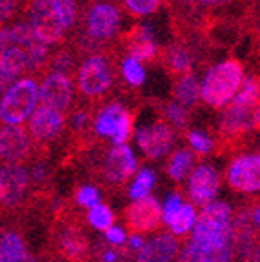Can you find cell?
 Here are the masks:
<instances>
[{"label":"cell","instance_id":"15","mask_svg":"<svg viewBox=\"0 0 260 262\" xmlns=\"http://www.w3.org/2000/svg\"><path fill=\"white\" fill-rule=\"evenodd\" d=\"M64 127V117L60 111L51 110V107L40 106L33 117L29 119V133L37 142L46 144L60 135Z\"/></svg>","mask_w":260,"mask_h":262},{"label":"cell","instance_id":"2","mask_svg":"<svg viewBox=\"0 0 260 262\" xmlns=\"http://www.w3.org/2000/svg\"><path fill=\"white\" fill-rule=\"evenodd\" d=\"M244 66L239 60H224L207 71L202 84V98L207 106L222 107L235 97L242 88Z\"/></svg>","mask_w":260,"mask_h":262},{"label":"cell","instance_id":"5","mask_svg":"<svg viewBox=\"0 0 260 262\" xmlns=\"http://www.w3.org/2000/svg\"><path fill=\"white\" fill-rule=\"evenodd\" d=\"M29 24L35 37L46 46L55 44L64 37V24L53 8V0H35L29 13Z\"/></svg>","mask_w":260,"mask_h":262},{"label":"cell","instance_id":"4","mask_svg":"<svg viewBox=\"0 0 260 262\" xmlns=\"http://www.w3.org/2000/svg\"><path fill=\"white\" fill-rule=\"evenodd\" d=\"M38 100H40V86L33 78H20L13 82L6 91L0 106L2 122L6 126H20L38 110Z\"/></svg>","mask_w":260,"mask_h":262},{"label":"cell","instance_id":"16","mask_svg":"<svg viewBox=\"0 0 260 262\" xmlns=\"http://www.w3.org/2000/svg\"><path fill=\"white\" fill-rule=\"evenodd\" d=\"M253 127V113L248 107H240L231 104L229 110L224 111L220 120V135L224 142H240L246 133Z\"/></svg>","mask_w":260,"mask_h":262},{"label":"cell","instance_id":"14","mask_svg":"<svg viewBox=\"0 0 260 262\" xmlns=\"http://www.w3.org/2000/svg\"><path fill=\"white\" fill-rule=\"evenodd\" d=\"M31 153V139L20 126H4L0 131V155L6 164H18Z\"/></svg>","mask_w":260,"mask_h":262},{"label":"cell","instance_id":"30","mask_svg":"<svg viewBox=\"0 0 260 262\" xmlns=\"http://www.w3.org/2000/svg\"><path fill=\"white\" fill-rule=\"evenodd\" d=\"M167 64L173 73H186L191 68V55L184 48H173L167 53Z\"/></svg>","mask_w":260,"mask_h":262},{"label":"cell","instance_id":"12","mask_svg":"<svg viewBox=\"0 0 260 262\" xmlns=\"http://www.w3.org/2000/svg\"><path fill=\"white\" fill-rule=\"evenodd\" d=\"M135 169H137V159L127 144L111 147L104 162V177L110 184L120 186L127 182L133 177Z\"/></svg>","mask_w":260,"mask_h":262},{"label":"cell","instance_id":"23","mask_svg":"<svg viewBox=\"0 0 260 262\" xmlns=\"http://www.w3.org/2000/svg\"><path fill=\"white\" fill-rule=\"evenodd\" d=\"M195 166V153L189 149H179L167 162V175L175 182H182Z\"/></svg>","mask_w":260,"mask_h":262},{"label":"cell","instance_id":"36","mask_svg":"<svg viewBox=\"0 0 260 262\" xmlns=\"http://www.w3.org/2000/svg\"><path fill=\"white\" fill-rule=\"evenodd\" d=\"M77 202L84 208H93V206L100 204V193L93 188V186H82L77 191Z\"/></svg>","mask_w":260,"mask_h":262},{"label":"cell","instance_id":"29","mask_svg":"<svg viewBox=\"0 0 260 262\" xmlns=\"http://www.w3.org/2000/svg\"><path fill=\"white\" fill-rule=\"evenodd\" d=\"M122 73L131 86H142L144 80H146V71H144L142 64L133 57H127L122 62Z\"/></svg>","mask_w":260,"mask_h":262},{"label":"cell","instance_id":"24","mask_svg":"<svg viewBox=\"0 0 260 262\" xmlns=\"http://www.w3.org/2000/svg\"><path fill=\"white\" fill-rule=\"evenodd\" d=\"M200 93V82L197 80L195 75H184L175 86V97L179 100V104H182L184 107L193 106L199 100Z\"/></svg>","mask_w":260,"mask_h":262},{"label":"cell","instance_id":"43","mask_svg":"<svg viewBox=\"0 0 260 262\" xmlns=\"http://www.w3.org/2000/svg\"><path fill=\"white\" fill-rule=\"evenodd\" d=\"M231 0H200V4L204 6H222V4H228Z\"/></svg>","mask_w":260,"mask_h":262},{"label":"cell","instance_id":"10","mask_svg":"<svg viewBox=\"0 0 260 262\" xmlns=\"http://www.w3.org/2000/svg\"><path fill=\"white\" fill-rule=\"evenodd\" d=\"M31 177L20 164H4L0 173V193H2V206L16 208L22 204L28 193Z\"/></svg>","mask_w":260,"mask_h":262},{"label":"cell","instance_id":"41","mask_svg":"<svg viewBox=\"0 0 260 262\" xmlns=\"http://www.w3.org/2000/svg\"><path fill=\"white\" fill-rule=\"evenodd\" d=\"M88 119H90V115L85 113V111H77V113L73 115V126L77 127V129H84Z\"/></svg>","mask_w":260,"mask_h":262},{"label":"cell","instance_id":"8","mask_svg":"<svg viewBox=\"0 0 260 262\" xmlns=\"http://www.w3.org/2000/svg\"><path fill=\"white\" fill-rule=\"evenodd\" d=\"M226 180L229 188L240 193L260 191V153L240 155L228 166Z\"/></svg>","mask_w":260,"mask_h":262},{"label":"cell","instance_id":"18","mask_svg":"<svg viewBox=\"0 0 260 262\" xmlns=\"http://www.w3.org/2000/svg\"><path fill=\"white\" fill-rule=\"evenodd\" d=\"M179 238L169 233L157 235L138 251V262H171L179 253Z\"/></svg>","mask_w":260,"mask_h":262},{"label":"cell","instance_id":"38","mask_svg":"<svg viewBox=\"0 0 260 262\" xmlns=\"http://www.w3.org/2000/svg\"><path fill=\"white\" fill-rule=\"evenodd\" d=\"M182 208H184L182 196L177 195V193H173V195L167 196L166 204H164V221H166V224L173 221V219L177 217V213H179Z\"/></svg>","mask_w":260,"mask_h":262},{"label":"cell","instance_id":"13","mask_svg":"<svg viewBox=\"0 0 260 262\" xmlns=\"http://www.w3.org/2000/svg\"><path fill=\"white\" fill-rule=\"evenodd\" d=\"M219 173L215 171V168L202 164L199 168H195V171L189 177V184H187V193L189 199L195 202L197 206H209L215 201L216 193H219Z\"/></svg>","mask_w":260,"mask_h":262},{"label":"cell","instance_id":"7","mask_svg":"<svg viewBox=\"0 0 260 262\" xmlns=\"http://www.w3.org/2000/svg\"><path fill=\"white\" fill-rule=\"evenodd\" d=\"M111 66L102 55L90 57L78 71V90L88 97H100L111 88Z\"/></svg>","mask_w":260,"mask_h":262},{"label":"cell","instance_id":"45","mask_svg":"<svg viewBox=\"0 0 260 262\" xmlns=\"http://www.w3.org/2000/svg\"><path fill=\"white\" fill-rule=\"evenodd\" d=\"M253 126L256 127V129L260 131V106L255 110V113H253Z\"/></svg>","mask_w":260,"mask_h":262},{"label":"cell","instance_id":"33","mask_svg":"<svg viewBox=\"0 0 260 262\" xmlns=\"http://www.w3.org/2000/svg\"><path fill=\"white\" fill-rule=\"evenodd\" d=\"M164 113H166L167 120H169L171 124H175L177 127H186L187 120H189V117H187V110L179 102L167 104L166 110H164Z\"/></svg>","mask_w":260,"mask_h":262},{"label":"cell","instance_id":"27","mask_svg":"<svg viewBox=\"0 0 260 262\" xmlns=\"http://www.w3.org/2000/svg\"><path fill=\"white\" fill-rule=\"evenodd\" d=\"M88 221L93 226L95 229H100V231H110L113 228L115 222V215L110 209V206L106 204H97L90 209L88 213Z\"/></svg>","mask_w":260,"mask_h":262},{"label":"cell","instance_id":"25","mask_svg":"<svg viewBox=\"0 0 260 262\" xmlns=\"http://www.w3.org/2000/svg\"><path fill=\"white\" fill-rule=\"evenodd\" d=\"M260 98V78L258 77H251L244 82V86L240 88V91L236 93L233 104L240 107H248L251 110Z\"/></svg>","mask_w":260,"mask_h":262},{"label":"cell","instance_id":"31","mask_svg":"<svg viewBox=\"0 0 260 262\" xmlns=\"http://www.w3.org/2000/svg\"><path fill=\"white\" fill-rule=\"evenodd\" d=\"M53 8L57 11V15L60 16L64 28H71L75 22V13H77L75 0H53Z\"/></svg>","mask_w":260,"mask_h":262},{"label":"cell","instance_id":"37","mask_svg":"<svg viewBox=\"0 0 260 262\" xmlns=\"http://www.w3.org/2000/svg\"><path fill=\"white\" fill-rule=\"evenodd\" d=\"M97 255H98V260H100V262H120L127 255V251L120 250V246H118V248L107 246V248H106L102 242H98Z\"/></svg>","mask_w":260,"mask_h":262},{"label":"cell","instance_id":"21","mask_svg":"<svg viewBox=\"0 0 260 262\" xmlns=\"http://www.w3.org/2000/svg\"><path fill=\"white\" fill-rule=\"evenodd\" d=\"M129 53L137 60H151L157 53V46L151 37V31L144 26V28L137 29L131 35L129 40Z\"/></svg>","mask_w":260,"mask_h":262},{"label":"cell","instance_id":"19","mask_svg":"<svg viewBox=\"0 0 260 262\" xmlns=\"http://www.w3.org/2000/svg\"><path fill=\"white\" fill-rule=\"evenodd\" d=\"M29 68V55L20 46H8L2 49L0 58V71H2V88H6L11 80H15L24 70Z\"/></svg>","mask_w":260,"mask_h":262},{"label":"cell","instance_id":"32","mask_svg":"<svg viewBox=\"0 0 260 262\" xmlns=\"http://www.w3.org/2000/svg\"><path fill=\"white\" fill-rule=\"evenodd\" d=\"M131 129H133V115H131L129 111H124L122 119L118 122L117 133H115V137H113V142L117 144V146L126 144L131 137Z\"/></svg>","mask_w":260,"mask_h":262},{"label":"cell","instance_id":"20","mask_svg":"<svg viewBox=\"0 0 260 262\" xmlns=\"http://www.w3.org/2000/svg\"><path fill=\"white\" fill-rule=\"evenodd\" d=\"M28 257L24 238L16 231H4L0 241V262H22Z\"/></svg>","mask_w":260,"mask_h":262},{"label":"cell","instance_id":"40","mask_svg":"<svg viewBox=\"0 0 260 262\" xmlns=\"http://www.w3.org/2000/svg\"><path fill=\"white\" fill-rule=\"evenodd\" d=\"M106 238L111 246H117V248L126 242V235H124V231L120 228H115V226L110 229V231H106Z\"/></svg>","mask_w":260,"mask_h":262},{"label":"cell","instance_id":"44","mask_svg":"<svg viewBox=\"0 0 260 262\" xmlns=\"http://www.w3.org/2000/svg\"><path fill=\"white\" fill-rule=\"evenodd\" d=\"M249 262H260V241L256 242L255 250H253L251 253V258H249Z\"/></svg>","mask_w":260,"mask_h":262},{"label":"cell","instance_id":"22","mask_svg":"<svg viewBox=\"0 0 260 262\" xmlns=\"http://www.w3.org/2000/svg\"><path fill=\"white\" fill-rule=\"evenodd\" d=\"M124 111L126 110H124L120 104H110L106 110L98 115L97 122H95V131H97L100 137H110V139H113Z\"/></svg>","mask_w":260,"mask_h":262},{"label":"cell","instance_id":"3","mask_svg":"<svg viewBox=\"0 0 260 262\" xmlns=\"http://www.w3.org/2000/svg\"><path fill=\"white\" fill-rule=\"evenodd\" d=\"M51 248L55 257L64 262H85L91 253L90 241L85 237L78 217L58 215L51 233Z\"/></svg>","mask_w":260,"mask_h":262},{"label":"cell","instance_id":"1","mask_svg":"<svg viewBox=\"0 0 260 262\" xmlns=\"http://www.w3.org/2000/svg\"><path fill=\"white\" fill-rule=\"evenodd\" d=\"M233 209L226 202L206 206L197 219L191 242L200 253H213L235 242L233 237Z\"/></svg>","mask_w":260,"mask_h":262},{"label":"cell","instance_id":"39","mask_svg":"<svg viewBox=\"0 0 260 262\" xmlns=\"http://www.w3.org/2000/svg\"><path fill=\"white\" fill-rule=\"evenodd\" d=\"M177 262H204V260H202V257H200L199 250L195 248V244L189 242V244L182 250V253H180V257Z\"/></svg>","mask_w":260,"mask_h":262},{"label":"cell","instance_id":"17","mask_svg":"<svg viewBox=\"0 0 260 262\" xmlns=\"http://www.w3.org/2000/svg\"><path fill=\"white\" fill-rule=\"evenodd\" d=\"M120 24V15L115 6L107 2L95 4L88 15V31L93 38H111Z\"/></svg>","mask_w":260,"mask_h":262},{"label":"cell","instance_id":"28","mask_svg":"<svg viewBox=\"0 0 260 262\" xmlns=\"http://www.w3.org/2000/svg\"><path fill=\"white\" fill-rule=\"evenodd\" d=\"M155 180H157L155 173L151 171V169L144 168L142 171L138 173V177H137V180L133 182V186H131L129 196L133 199V201H140V199H146V196H149V191L153 189V186H155Z\"/></svg>","mask_w":260,"mask_h":262},{"label":"cell","instance_id":"35","mask_svg":"<svg viewBox=\"0 0 260 262\" xmlns=\"http://www.w3.org/2000/svg\"><path fill=\"white\" fill-rule=\"evenodd\" d=\"M187 140L193 146V149L197 153H200V155H206V153H209L213 149V140L206 133H202V131H189L187 133Z\"/></svg>","mask_w":260,"mask_h":262},{"label":"cell","instance_id":"26","mask_svg":"<svg viewBox=\"0 0 260 262\" xmlns=\"http://www.w3.org/2000/svg\"><path fill=\"white\" fill-rule=\"evenodd\" d=\"M197 213L191 204H184V208L177 213V217L171 222H167V228L175 235H186L193 226L197 224Z\"/></svg>","mask_w":260,"mask_h":262},{"label":"cell","instance_id":"46","mask_svg":"<svg viewBox=\"0 0 260 262\" xmlns=\"http://www.w3.org/2000/svg\"><path fill=\"white\" fill-rule=\"evenodd\" d=\"M22 262H38L37 258H33V257H28V258H24Z\"/></svg>","mask_w":260,"mask_h":262},{"label":"cell","instance_id":"6","mask_svg":"<svg viewBox=\"0 0 260 262\" xmlns=\"http://www.w3.org/2000/svg\"><path fill=\"white\" fill-rule=\"evenodd\" d=\"M162 217L164 209L153 196L135 201L124 209V224L133 235H146L159 229L162 224Z\"/></svg>","mask_w":260,"mask_h":262},{"label":"cell","instance_id":"9","mask_svg":"<svg viewBox=\"0 0 260 262\" xmlns=\"http://www.w3.org/2000/svg\"><path fill=\"white\" fill-rule=\"evenodd\" d=\"M137 142L147 159H160L175 144V131L164 120L144 126L137 131Z\"/></svg>","mask_w":260,"mask_h":262},{"label":"cell","instance_id":"11","mask_svg":"<svg viewBox=\"0 0 260 262\" xmlns=\"http://www.w3.org/2000/svg\"><path fill=\"white\" fill-rule=\"evenodd\" d=\"M73 102V84L68 75L51 73L40 84V106L64 113Z\"/></svg>","mask_w":260,"mask_h":262},{"label":"cell","instance_id":"34","mask_svg":"<svg viewBox=\"0 0 260 262\" xmlns=\"http://www.w3.org/2000/svg\"><path fill=\"white\" fill-rule=\"evenodd\" d=\"M124 2H126V8L137 16L151 15L160 6V0H124Z\"/></svg>","mask_w":260,"mask_h":262},{"label":"cell","instance_id":"42","mask_svg":"<svg viewBox=\"0 0 260 262\" xmlns=\"http://www.w3.org/2000/svg\"><path fill=\"white\" fill-rule=\"evenodd\" d=\"M127 244H129L131 250L140 251V250L144 248V244H146V242L142 241V235H131L129 241H127Z\"/></svg>","mask_w":260,"mask_h":262}]
</instances>
